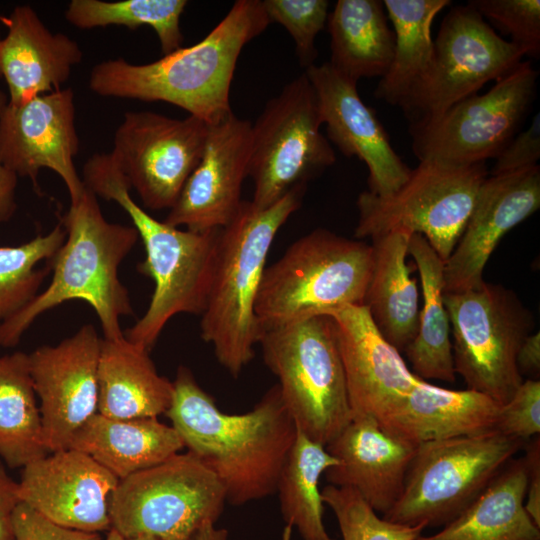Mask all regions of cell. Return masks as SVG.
<instances>
[{
    "mask_svg": "<svg viewBox=\"0 0 540 540\" xmlns=\"http://www.w3.org/2000/svg\"><path fill=\"white\" fill-rule=\"evenodd\" d=\"M165 415L187 452L222 484L226 502L239 506L276 492L297 433L277 384L252 410L228 414L218 408L189 368L179 366Z\"/></svg>",
    "mask_w": 540,
    "mask_h": 540,
    "instance_id": "cell-1",
    "label": "cell"
},
{
    "mask_svg": "<svg viewBox=\"0 0 540 540\" xmlns=\"http://www.w3.org/2000/svg\"><path fill=\"white\" fill-rule=\"evenodd\" d=\"M269 24L261 0L235 1L201 41L147 64L99 62L89 87L102 97L167 102L213 124L232 112L230 88L242 49Z\"/></svg>",
    "mask_w": 540,
    "mask_h": 540,
    "instance_id": "cell-2",
    "label": "cell"
},
{
    "mask_svg": "<svg viewBox=\"0 0 540 540\" xmlns=\"http://www.w3.org/2000/svg\"><path fill=\"white\" fill-rule=\"evenodd\" d=\"M82 181L96 197L116 202L141 238L145 259L138 271L151 278L150 303L124 336L151 350L166 324L181 313L202 314L211 291L221 229L195 232L159 221L131 197V187L110 153H96L83 165Z\"/></svg>",
    "mask_w": 540,
    "mask_h": 540,
    "instance_id": "cell-3",
    "label": "cell"
},
{
    "mask_svg": "<svg viewBox=\"0 0 540 540\" xmlns=\"http://www.w3.org/2000/svg\"><path fill=\"white\" fill-rule=\"evenodd\" d=\"M60 223L66 239L49 261L51 281L0 324L1 347H15L41 314L72 300L86 302L95 311L103 338L124 335L120 318L133 314V307L118 271L139 238L137 230L106 220L96 195L86 187L79 200L70 203Z\"/></svg>",
    "mask_w": 540,
    "mask_h": 540,
    "instance_id": "cell-4",
    "label": "cell"
},
{
    "mask_svg": "<svg viewBox=\"0 0 540 540\" xmlns=\"http://www.w3.org/2000/svg\"><path fill=\"white\" fill-rule=\"evenodd\" d=\"M306 186H298L267 208L243 200L220 231L213 283L201 314V338L220 365L238 377L255 356L262 336L254 306L273 240L301 206Z\"/></svg>",
    "mask_w": 540,
    "mask_h": 540,
    "instance_id": "cell-5",
    "label": "cell"
},
{
    "mask_svg": "<svg viewBox=\"0 0 540 540\" xmlns=\"http://www.w3.org/2000/svg\"><path fill=\"white\" fill-rule=\"evenodd\" d=\"M371 244L317 228L266 266L254 312L263 333L343 305L364 302Z\"/></svg>",
    "mask_w": 540,
    "mask_h": 540,
    "instance_id": "cell-6",
    "label": "cell"
},
{
    "mask_svg": "<svg viewBox=\"0 0 540 540\" xmlns=\"http://www.w3.org/2000/svg\"><path fill=\"white\" fill-rule=\"evenodd\" d=\"M258 345L297 429L327 446L352 421L331 318L312 315L266 330Z\"/></svg>",
    "mask_w": 540,
    "mask_h": 540,
    "instance_id": "cell-7",
    "label": "cell"
},
{
    "mask_svg": "<svg viewBox=\"0 0 540 540\" xmlns=\"http://www.w3.org/2000/svg\"><path fill=\"white\" fill-rule=\"evenodd\" d=\"M486 162L460 165L420 160L405 183L387 196L363 191L357 198V239L403 231L421 234L445 263L460 239L480 186Z\"/></svg>",
    "mask_w": 540,
    "mask_h": 540,
    "instance_id": "cell-8",
    "label": "cell"
},
{
    "mask_svg": "<svg viewBox=\"0 0 540 540\" xmlns=\"http://www.w3.org/2000/svg\"><path fill=\"white\" fill-rule=\"evenodd\" d=\"M526 443L494 430L418 444L402 493L383 518L410 526L448 524Z\"/></svg>",
    "mask_w": 540,
    "mask_h": 540,
    "instance_id": "cell-9",
    "label": "cell"
},
{
    "mask_svg": "<svg viewBox=\"0 0 540 540\" xmlns=\"http://www.w3.org/2000/svg\"><path fill=\"white\" fill-rule=\"evenodd\" d=\"M226 494L217 477L189 452L118 481L109 500L111 529L124 539L191 540L218 521Z\"/></svg>",
    "mask_w": 540,
    "mask_h": 540,
    "instance_id": "cell-10",
    "label": "cell"
},
{
    "mask_svg": "<svg viewBox=\"0 0 540 540\" xmlns=\"http://www.w3.org/2000/svg\"><path fill=\"white\" fill-rule=\"evenodd\" d=\"M443 301L453 337L455 373L467 389L502 406L524 380L516 355L534 328L532 313L512 290L485 281L474 289L444 293Z\"/></svg>",
    "mask_w": 540,
    "mask_h": 540,
    "instance_id": "cell-11",
    "label": "cell"
},
{
    "mask_svg": "<svg viewBox=\"0 0 540 540\" xmlns=\"http://www.w3.org/2000/svg\"><path fill=\"white\" fill-rule=\"evenodd\" d=\"M321 125L317 97L305 72L266 103L251 126L248 176L256 207L273 205L335 163V152Z\"/></svg>",
    "mask_w": 540,
    "mask_h": 540,
    "instance_id": "cell-12",
    "label": "cell"
},
{
    "mask_svg": "<svg viewBox=\"0 0 540 540\" xmlns=\"http://www.w3.org/2000/svg\"><path fill=\"white\" fill-rule=\"evenodd\" d=\"M539 72L522 61L484 94H473L441 116L409 128L418 160L468 165L496 159L520 132L537 95Z\"/></svg>",
    "mask_w": 540,
    "mask_h": 540,
    "instance_id": "cell-13",
    "label": "cell"
},
{
    "mask_svg": "<svg viewBox=\"0 0 540 540\" xmlns=\"http://www.w3.org/2000/svg\"><path fill=\"white\" fill-rule=\"evenodd\" d=\"M426 80L401 108L411 127L427 123L457 102L498 81L523 60L513 43L499 36L469 3L444 16Z\"/></svg>",
    "mask_w": 540,
    "mask_h": 540,
    "instance_id": "cell-14",
    "label": "cell"
},
{
    "mask_svg": "<svg viewBox=\"0 0 540 540\" xmlns=\"http://www.w3.org/2000/svg\"><path fill=\"white\" fill-rule=\"evenodd\" d=\"M209 124L189 115L126 112L110 152L144 207L171 209L204 151Z\"/></svg>",
    "mask_w": 540,
    "mask_h": 540,
    "instance_id": "cell-15",
    "label": "cell"
},
{
    "mask_svg": "<svg viewBox=\"0 0 540 540\" xmlns=\"http://www.w3.org/2000/svg\"><path fill=\"white\" fill-rule=\"evenodd\" d=\"M71 88L38 95L21 104L7 102L0 115V160L39 191L42 168L55 172L75 203L85 191L74 157L79 150Z\"/></svg>",
    "mask_w": 540,
    "mask_h": 540,
    "instance_id": "cell-16",
    "label": "cell"
},
{
    "mask_svg": "<svg viewBox=\"0 0 540 540\" xmlns=\"http://www.w3.org/2000/svg\"><path fill=\"white\" fill-rule=\"evenodd\" d=\"M101 341L94 325L85 324L58 344L28 354L49 452L68 448L74 434L97 413Z\"/></svg>",
    "mask_w": 540,
    "mask_h": 540,
    "instance_id": "cell-17",
    "label": "cell"
},
{
    "mask_svg": "<svg viewBox=\"0 0 540 540\" xmlns=\"http://www.w3.org/2000/svg\"><path fill=\"white\" fill-rule=\"evenodd\" d=\"M251 126L233 112L209 124L201 159L163 220L167 225L206 232L222 229L233 219L249 174Z\"/></svg>",
    "mask_w": 540,
    "mask_h": 540,
    "instance_id": "cell-18",
    "label": "cell"
},
{
    "mask_svg": "<svg viewBox=\"0 0 540 540\" xmlns=\"http://www.w3.org/2000/svg\"><path fill=\"white\" fill-rule=\"evenodd\" d=\"M312 84L327 136L346 157H357L368 168V191L387 196L408 179L411 168L390 144L375 111L361 99L357 82L329 62L304 71Z\"/></svg>",
    "mask_w": 540,
    "mask_h": 540,
    "instance_id": "cell-19",
    "label": "cell"
},
{
    "mask_svg": "<svg viewBox=\"0 0 540 540\" xmlns=\"http://www.w3.org/2000/svg\"><path fill=\"white\" fill-rule=\"evenodd\" d=\"M324 314L333 323L352 419L379 422L420 378L381 335L363 304L343 305Z\"/></svg>",
    "mask_w": 540,
    "mask_h": 540,
    "instance_id": "cell-20",
    "label": "cell"
},
{
    "mask_svg": "<svg viewBox=\"0 0 540 540\" xmlns=\"http://www.w3.org/2000/svg\"><path fill=\"white\" fill-rule=\"evenodd\" d=\"M50 453L23 467L18 482L21 502L68 528L109 531V500L119 479L80 451Z\"/></svg>",
    "mask_w": 540,
    "mask_h": 540,
    "instance_id": "cell-21",
    "label": "cell"
},
{
    "mask_svg": "<svg viewBox=\"0 0 540 540\" xmlns=\"http://www.w3.org/2000/svg\"><path fill=\"white\" fill-rule=\"evenodd\" d=\"M540 207V167L488 175L465 229L444 263V293L482 284L483 271L504 235Z\"/></svg>",
    "mask_w": 540,
    "mask_h": 540,
    "instance_id": "cell-22",
    "label": "cell"
},
{
    "mask_svg": "<svg viewBox=\"0 0 540 540\" xmlns=\"http://www.w3.org/2000/svg\"><path fill=\"white\" fill-rule=\"evenodd\" d=\"M325 447L337 459L324 473L328 483L354 490L384 515L402 493L418 445L373 418H358Z\"/></svg>",
    "mask_w": 540,
    "mask_h": 540,
    "instance_id": "cell-23",
    "label": "cell"
},
{
    "mask_svg": "<svg viewBox=\"0 0 540 540\" xmlns=\"http://www.w3.org/2000/svg\"><path fill=\"white\" fill-rule=\"evenodd\" d=\"M79 44L64 33H53L29 5L14 8L8 33L0 39V76L10 104L61 89L72 68L81 62Z\"/></svg>",
    "mask_w": 540,
    "mask_h": 540,
    "instance_id": "cell-24",
    "label": "cell"
},
{
    "mask_svg": "<svg viewBox=\"0 0 540 540\" xmlns=\"http://www.w3.org/2000/svg\"><path fill=\"white\" fill-rule=\"evenodd\" d=\"M501 405L470 390H451L419 379L379 421L415 444L495 430Z\"/></svg>",
    "mask_w": 540,
    "mask_h": 540,
    "instance_id": "cell-25",
    "label": "cell"
},
{
    "mask_svg": "<svg viewBox=\"0 0 540 540\" xmlns=\"http://www.w3.org/2000/svg\"><path fill=\"white\" fill-rule=\"evenodd\" d=\"M149 350L102 337L98 362V410L115 419L157 418L173 397V381L160 375Z\"/></svg>",
    "mask_w": 540,
    "mask_h": 540,
    "instance_id": "cell-26",
    "label": "cell"
},
{
    "mask_svg": "<svg viewBox=\"0 0 540 540\" xmlns=\"http://www.w3.org/2000/svg\"><path fill=\"white\" fill-rule=\"evenodd\" d=\"M68 448L89 455L122 480L179 453L184 444L175 429L158 418L115 419L97 412Z\"/></svg>",
    "mask_w": 540,
    "mask_h": 540,
    "instance_id": "cell-27",
    "label": "cell"
},
{
    "mask_svg": "<svg viewBox=\"0 0 540 540\" xmlns=\"http://www.w3.org/2000/svg\"><path fill=\"white\" fill-rule=\"evenodd\" d=\"M410 236L394 231L371 240L373 265L363 302L381 335L399 352L414 339L420 312L417 282L406 263Z\"/></svg>",
    "mask_w": 540,
    "mask_h": 540,
    "instance_id": "cell-28",
    "label": "cell"
},
{
    "mask_svg": "<svg viewBox=\"0 0 540 540\" xmlns=\"http://www.w3.org/2000/svg\"><path fill=\"white\" fill-rule=\"evenodd\" d=\"M527 466L511 459L487 488L442 530L417 540H540L524 507Z\"/></svg>",
    "mask_w": 540,
    "mask_h": 540,
    "instance_id": "cell-29",
    "label": "cell"
},
{
    "mask_svg": "<svg viewBox=\"0 0 540 540\" xmlns=\"http://www.w3.org/2000/svg\"><path fill=\"white\" fill-rule=\"evenodd\" d=\"M380 0H338L328 15L331 58L335 69L358 82L382 78L394 54L395 36Z\"/></svg>",
    "mask_w": 540,
    "mask_h": 540,
    "instance_id": "cell-30",
    "label": "cell"
},
{
    "mask_svg": "<svg viewBox=\"0 0 540 540\" xmlns=\"http://www.w3.org/2000/svg\"><path fill=\"white\" fill-rule=\"evenodd\" d=\"M395 36L394 54L375 97L402 108L428 77L434 56L431 27L450 0H384Z\"/></svg>",
    "mask_w": 540,
    "mask_h": 540,
    "instance_id": "cell-31",
    "label": "cell"
},
{
    "mask_svg": "<svg viewBox=\"0 0 540 540\" xmlns=\"http://www.w3.org/2000/svg\"><path fill=\"white\" fill-rule=\"evenodd\" d=\"M408 254L419 272L423 307L418 328L405 349L413 373L422 380L455 381L451 327L444 305V262L421 234H411Z\"/></svg>",
    "mask_w": 540,
    "mask_h": 540,
    "instance_id": "cell-32",
    "label": "cell"
},
{
    "mask_svg": "<svg viewBox=\"0 0 540 540\" xmlns=\"http://www.w3.org/2000/svg\"><path fill=\"white\" fill-rule=\"evenodd\" d=\"M36 398L29 355L0 356V458L10 468H23L50 453Z\"/></svg>",
    "mask_w": 540,
    "mask_h": 540,
    "instance_id": "cell-33",
    "label": "cell"
},
{
    "mask_svg": "<svg viewBox=\"0 0 540 540\" xmlns=\"http://www.w3.org/2000/svg\"><path fill=\"white\" fill-rule=\"evenodd\" d=\"M336 464L337 459L324 445L297 429L275 493L285 523L295 527L303 540H332L323 523L319 482L325 471Z\"/></svg>",
    "mask_w": 540,
    "mask_h": 540,
    "instance_id": "cell-34",
    "label": "cell"
},
{
    "mask_svg": "<svg viewBox=\"0 0 540 540\" xmlns=\"http://www.w3.org/2000/svg\"><path fill=\"white\" fill-rule=\"evenodd\" d=\"M187 4L186 0H72L64 15L67 22L83 30L109 25L131 30L149 26L166 55L182 47L180 18Z\"/></svg>",
    "mask_w": 540,
    "mask_h": 540,
    "instance_id": "cell-35",
    "label": "cell"
},
{
    "mask_svg": "<svg viewBox=\"0 0 540 540\" xmlns=\"http://www.w3.org/2000/svg\"><path fill=\"white\" fill-rule=\"evenodd\" d=\"M66 239L61 223L44 235L17 246H0V324L31 302L50 271L37 265L50 261Z\"/></svg>",
    "mask_w": 540,
    "mask_h": 540,
    "instance_id": "cell-36",
    "label": "cell"
},
{
    "mask_svg": "<svg viewBox=\"0 0 540 540\" xmlns=\"http://www.w3.org/2000/svg\"><path fill=\"white\" fill-rule=\"evenodd\" d=\"M321 497L334 513L343 540H417L427 527L425 523L410 526L381 518L349 488L328 484Z\"/></svg>",
    "mask_w": 540,
    "mask_h": 540,
    "instance_id": "cell-37",
    "label": "cell"
},
{
    "mask_svg": "<svg viewBox=\"0 0 540 540\" xmlns=\"http://www.w3.org/2000/svg\"><path fill=\"white\" fill-rule=\"evenodd\" d=\"M270 23H279L291 35L300 65L305 70L314 65L318 52L315 38L328 20L327 0H264Z\"/></svg>",
    "mask_w": 540,
    "mask_h": 540,
    "instance_id": "cell-38",
    "label": "cell"
},
{
    "mask_svg": "<svg viewBox=\"0 0 540 540\" xmlns=\"http://www.w3.org/2000/svg\"><path fill=\"white\" fill-rule=\"evenodd\" d=\"M476 11L490 22L524 56L540 55V1L539 0H471Z\"/></svg>",
    "mask_w": 540,
    "mask_h": 540,
    "instance_id": "cell-39",
    "label": "cell"
},
{
    "mask_svg": "<svg viewBox=\"0 0 540 540\" xmlns=\"http://www.w3.org/2000/svg\"><path fill=\"white\" fill-rule=\"evenodd\" d=\"M495 430L524 442L539 436V380H523L511 399L500 407Z\"/></svg>",
    "mask_w": 540,
    "mask_h": 540,
    "instance_id": "cell-40",
    "label": "cell"
},
{
    "mask_svg": "<svg viewBox=\"0 0 540 540\" xmlns=\"http://www.w3.org/2000/svg\"><path fill=\"white\" fill-rule=\"evenodd\" d=\"M14 540H101L100 533L59 525L20 502L13 515Z\"/></svg>",
    "mask_w": 540,
    "mask_h": 540,
    "instance_id": "cell-41",
    "label": "cell"
},
{
    "mask_svg": "<svg viewBox=\"0 0 540 540\" xmlns=\"http://www.w3.org/2000/svg\"><path fill=\"white\" fill-rule=\"evenodd\" d=\"M540 158V115L529 127L518 132L495 159L489 175H497L537 165Z\"/></svg>",
    "mask_w": 540,
    "mask_h": 540,
    "instance_id": "cell-42",
    "label": "cell"
},
{
    "mask_svg": "<svg viewBox=\"0 0 540 540\" xmlns=\"http://www.w3.org/2000/svg\"><path fill=\"white\" fill-rule=\"evenodd\" d=\"M524 459L527 466V486L524 507L529 516L540 527V440L530 439L526 445Z\"/></svg>",
    "mask_w": 540,
    "mask_h": 540,
    "instance_id": "cell-43",
    "label": "cell"
},
{
    "mask_svg": "<svg viewBox=\"0 0 540 540\" xmlns=\"http://www.w3.org/2000/svg\"><path fill=\"white\" fill-rule=\"evenodd\" d=\"M20 502L18 482L0 460V540H14L13 515Z\"/></svg>",
    "mask_w": 540,
    "mask_h": 540,
    "instance_id": "cell-44",
    "label": "cell"
},
{
    "mask_svg": "<svg viewBox=\"0 0 540 540\" xmlns=\"http://www.w3.org/2000/svg\"><path fill=\"white\" fill-rule=\"evenodd\" d=\"M7 102L6 94L0 89V115ZM17 177L0 160V222L10 220L15 213L17 207L15 201Z\"/></svg>",
    "mask_w": 540,
    "mask_h": 540,
    "instance_id": "cell-45",
    "label": "cell"
},
{
    "mask_svg": "<svg viewBox=\"0 0 540 540\" xmlns=\"http://www.w3.org/2000/svg\"><path fill=\"white\" fill-rule=\"evenodd\" d=\"M516 365L519 373L523 377L529 375L528 379H536L540 373V334L539 332L529 334L520 345L516 355Z\"/></svg>",
    "mask_w": 540,
    "mask_h": 540,
    "instance_id": "cell-46",
    "label": "cell"
},
{
    "mask_svg": "<svg viewBox=\"0 0 540 540\" xmlns=\"http://www.w3.org/2000/svg\"><path fill=\"white\" fill-rule=\"evenodd\" d=\"M191 540H228V532L210 524L199 530Z\"/></svg>",
    "mask_w": 540,
    "mask_h": 540,
    "instance_id": "cell-47",
    "label": "cell"
},
{
    "mask_svg": "<svg viewBox=\"0 0 540 540\" xmlns=\"http://www.w3.org/2000/svg\"><path fill=\"white\" fill-rule=\"evenodd\" d=\"M106 540H124V538L120 534H118L115 530L110 529L108 531Z\"/></svg>",
    "mask_w": 540,
    "mask_h": 540,
    "instance_id": "cell-48",
    "label": "cell"
},
{
    "mask_svg": "<svg viewBox=\"0 0 540 540\" xmlns=\"http://www.w3.org/2000/svg\"><path fill=\"white\" fill-rule=\"evenodd\" d=\"M292 527L286 525L283 530L282 540H290L291 538Z\"/></svg>",
    "mask_w": 540,
    "mask_h": 540,
    "instance_id": "cell-49",
    "label": "cell"
},
{
    "mask_svg": "<svg viewBox=\"0 0 540 540\" xmlns=\"http://www.w3.org/2000/svg\"><path fill=\"white\" fill-rule=\"evenodd\" d=\"M124 540H160V539L150 537V536H139V537L124 539Z\"/></svg>",
    "mask_w": 540,
    "mask_h": 540,
    "instance_id": "cell-50",
    "label": "cell"
}]
</instances>
